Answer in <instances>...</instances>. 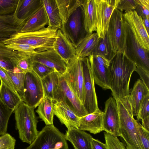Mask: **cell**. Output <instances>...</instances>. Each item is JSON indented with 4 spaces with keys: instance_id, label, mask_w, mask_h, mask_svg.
<instances>
[{
    "instance_id": "obj_1",
    "label": "cell",
    "mask_w": 149,
    "mask_h": 149,
    "mask_svg": "<svg viewBox=\"0 0 149 149\" xmlns=\"http://www.w3.org/2000/svg\"><path fill=\"white\" fill-rule=\"evenodd\" d=\"M136 64L127 56L125 51L118 52L110 61L109 70L113 97L116 101L129 95L131 75Z\"/></svg>"
},
{
    "instance_id": "obj_2",
    "label": "cell",
    "mask_w": 149,
    "mask_h": 149,
    "mask_svg": "<svg viewBox=\"0 0 149 149\" xmlns=\"http://www.w3.org/2000/svg\"><path fill=\"white\" fill-rule=\"evenodd\" d=\"M120 119V136L127 149H143L139 135L138 122L134 117L129 95L116 101Z\"/></svg>"
},
{
    "instance_id": "obj_3",
    "label": "cell",
    "mask_w": 149,
    "mask_h": 149,
    "mask_svg": "<svg viewBox=\"0 0 149 149\" xmlns=\"http://www.w3.org/2000/svg\"><path fill=\"white\" fill-rule=\"evenodd\" d=\"M58 29L48 26L37 31L24 33L19 31L2 42L7 45L14 43H25L33 47L40 52L54 49V44Z\"/></svg>"
},
{
    "instance_id": "obj_4",
    "label": "cell",
    "mask_w": 149,
    "mask_h": 149,
    "mask_svg": "<svg viewBox=\"0 0 149 149\" xmlns=\"http://www.w3.org/2000/svg\"><path fill=\"white\" fill-rule=\"evenodd\" d=\"M34 109L22 101L14 110L16 127L21 141L31 144L36 138L38 119Z\"/></svg>"
},
{
    "instance_id": "obj_5",
    "label": "cell",
    "mask_w": 149,
    "mask_h": 149,
    "mask_svg": "<svg viewBox=\"0 0 149 149\" xmlns=\"http://www.w3.org/2000/svg\"><path fill=\"white\" fill-rule=\"evenodd\" d=\"M24 149H69L65 135L53 124L46 125L34 141Z\"/></svg>"
},
{
    "instance_id": "obj_6",
    "label": "cell",
    "mask_w": 149,
    "mask_h": 149,
    "mask_svg": "<svg viewBox=\"0 0 149 149\" xmlns=\"http://www.w3.org/2000/svg\"><path fill=\"white\" fill-rule=\"evenodd\" d=\"M60 29L76 48L88 34L85 29L83 5L70 15L65 23L62 24Z\"/></svg>"
},
{
    "instance_id": "obj_7",
    "label": "cell",
    "mask_w": 149,
    "mask_h": 149,
    "mask_svg": "<svg viewBox=\"0 0 149 149\" xmlns=\"http://www.w3.org/2000/svg\"><path fill=\"white\" fill-rule=\"evenodd\" d=\"M123 12L115 9L111 15L106 36L115 53L125 51V32Z\"/></svg>"
},
{
    "instance_id": "obj_8",
    "label": "cell",
    "mask_w": 149,
    "mask_h": 149,
    "mask_svg": "<svg viewBox=\"0 0 149 149\" xmlns=\"http://www.w3.org/2000/svg\"><path fill=\"white\" fill-rule=\"evenodd\" d=\"M124 24L125 32V52L127 56L136 66L149 71V51L142 47L125 19Z\"/></svg>"
},
{
    "instance_id": "obj_9",
    "label": "cell",
    "mask_w": 149,
    "mask_h": 149,
    "mask_svg": "<svg viewBox=\"0 0 149 149\" xmlns=\"http://www.w3.org/2000/svg\"><path fill=\"white\" fill-rule=\"evenodd\" d=\"M70 88L84 105L85 100L84 77L81 58L77 56L67 64L63 74Z\"/></svg>"
},
{
    "instance_id": "obj_10",
    "label": "cell",
    "mask_w": 149,
    "mask_h": 149,
    "mask_svg": "<svg viewBox=\"0 0 149 149\" xmlns=\"http://www.w3.org/2000/svg\"><path fill=\"white\" fill-rule=\"evenodd\" d=\"M24 95L23 101L34 109L38 106L45 96L41 80L33 71L25 73Z\"/></svg>"
},
{
    "instance_id": "obj_11",
    "label": "cell",
    "mask_w": 149,
    "mask_h": 149,
    "mask_svg": "<svg viewBox=\"0 0 149 149\" xmlns=\"http://www.w3.org/2000/svg\"><path fill=\"white\" fill-rule=\"evenodd\" d=\"M52 100L65 102L79 117L88 114L84 105L72 90L63 74L60 75L58 86Z\"/></svg>"
},
{
    "instance_id": "obj_12",
    "label": "cell",
    "mask_w": 149,
    "mask_h": 149,
    "mask_svg": "<svg viewBox=\"0 0 149 149\" xmlns=\"http://www.w3.org/2000/svg\"><path fill=\"white\" fill-rule=\"evenodd\" d=\"M81 59L84 77L85 100L84 105L89 114L98 109L97 101L89 58L87 57Z\"/></svg>"
},
{
    "instance_id": "obj_13",
    "label": "cell",
    "mask_w": 149,
    "mask_h": 149,
    "mask_svg": "<svg viewBox=\"0 0 149 149\" xmlns=\"http://www.w3.org/2000/svg\"><path fill=\"white\" fill-rule=\"evenodd\" d=\"M97 20L96 33L104 39L108 29L110 18L116 9L118 0H94Z\"/></svg>"
},
{
    "instance_id": "obj_14",
    "label": "cell",
    "mask_w": 149,
    "mask_h": 149,
    "mask_svg": "<svg viewBox=\"0 0 149 149\" xmlns=\"http://www.w3.org/2000/svg\"><path fill=\"white\" fill-rule=\"evenodd\" d=\"M102 121V130L113 136H120V119L116 100L112 97L105 102Z\"/></svg>"
},
{
    "instance_id": "obj_15",
    "label": "cell",
    "mask_w": 149,
    "mask_h": 149,
    "mask_svg": "<svg viewBox=\"0 0 149 149\" xmlns=\"http://www.w3.org/2000/svg\"><path fill=\"white\" fill-rule=\"evenodd\" d=\"M136 39L142 47L149 51V36L144 25L142 17L135 10H131L123 14Z\"/></svg>"
},
{
    "instance_id": "obj_16",
    "label": "cell",
    "mask_w": 149,
    "mask_h": 149,
    "mask_svg": "<svg viewBox=\"0 0 149 149\" xmlns=\"http://www.w3.org/2000/svg\"><path fill=\"white\" fill-rule=\"evenodd\" d=\"M90 61L94 83L104 90H111L109 67L110 62L96 60L92 54L88 57Z\"/></svg>"
},
{
    "instance_id": "obj_17",
    "label": "cell",
    "mask_w": 149,
    "mask_h": 149,
    "mask_svg": "<svg viewBox=\"0 0 149 149\" xmlns=\"http://www.w3.org/2000/svg\"><path fill=\"white\" fill-rule=\"evenodd\" d=\"M32 58L33 61L41 63L61 74L66 70L67 63L54 49L37 53Z\"/></svg>"
},
{
    "instance_id": "obj_18",
    "label": "cell",
    "mask_w": 149,
    "mask_h": 149,
    "mask_svg": "<svg viewBox=\"0 0 149 149\" xmlns=\"http://www.w3.org/2000/svg\"><path fill=\"white\" fill-rule=\"evenodd\" d=\"M54 115L68 129H78L79 125L80 118L62 100H52Z\"/></svg>"
},
{
    "instance_id": "obj_19",
    "label": "cell",
    "mask_w": 149,
    "mask_h": 149,
    "mask_svg": "<svg viewBox=\"0 0 149 149\" xmlns=\"http://www.w3.org/2000/svg\"><path fill=\"white\" fill-rule=\"evenodd\" d=\"M42 6V0H19L14 13L16 19L22 27Z\"/></svg>"
},
{
    "instance_id": "obj_20",
    "label": "cell",
    "mask_w": 149,
    "mask_h": 149,
    "mask_svg": "<svg viewBox=\"0 0 149 149\" xmlns=\"http://www.w3.org/2000/svg\"><path fill=\"white\" fill-rule=\"evenodd\" d=\"M54 49L68 64L77 56L76 48L62 32L57 30Z\"/></svg>"
},
{
    "instance_id": "obj_21",
    "label": "cell",
    "mask_w": 149,
    "mask_h": 149,
    "mask_svg": "<svg viewBox=\"0 0 149 149\" xmlns=\"http://www.w3.org/2000/svg\"><path fill=\"white\" fill-rule=\"evenodd\" d=\"M103 113L98 108L93 113L80 117L78 129L94 134L103 131Z\"/></svg>"
},
{
    "instance_id": "obj_22",
    "label": "cell",
    "mask_w": 149,
    "mask_h": 149,
    "mask_svg": "<svg viewBox=\"0 0 149 149\" xmlns=\"http://www.w3.org/2000/svg\"><path fill=\"white\" fill-rule=\"evenodd\" d=\"M65 135L66 140L71 143L75 149H92L93 137L84 131L70 128L68 129Z\"/></svg>"
},
{
    "instance_id": "obj_23",
    "label": "cell",
    "mask_w": 149,
    "mask_h": 149,
    "mask_svg": "<svg viewBox=\"0 0 149 149\" xmlns=\"http://www.w3.org/2000/svg\"><path fill=\"white\" fill-rule=\"evenodd\" d=\"M49 24L48 19L43 5L26 21L19 32L24 33L38 31Z\"/></svg>"
},
{
    "instance_id": "obj_24",
    "label": "cell",
    "mask_w": 149,
    "mask_h": 149,
    "mask_svg": "<svg viewBox=\"0 0 149 149\" xmlns=\"http://www.w3.org/2000/svg\"><path fill=\"white\" fill-rule=\"evenodd\" d=\"M149 94V89L141 80L138 79L135 83L130 94L129 95L134 116H137L143 98Z\"/></svg>"
},
{
    "instance_id": "obj_25",
    "label": "cell",
    "mask_w": 149,
    "mask_h": 149,
    "mask_svg": "<svg viewBox=\"0 0 149 149\" xmlns=\"http://www.w3.org/2000/svg\"><path fill=\"white\" fill-rule=\"evenodd\" d=\"M100 39L96 33H88L76 48L77 56L81 58L88 57L94 52Z\"/></svg>"
},
{
    "instance_id": "obj_26",
    "label": "cell",
    "mask_w": 149,
    "mask_h": 149,
    "mask_svg": "<svg viewBox=\"0 0 149 149\" xmlns=\"http://www.w3.org/2000/svg\"><path fill=\"white\" fill-rule=\"evenodd\" d=\"M22 28L16 19L14 13L0 16V38H8Z\"/></svg>"
},
{
    "instance_id": "obj_27",
    "label": "cell",
    "mask_w": 149,
    "mask_h": 149,
    "mask_svg": "<svg viewBox=\"0 0 149 149\" xmlns=\"http://www.w3.org/2000/svg\"><path fill=\"white\" fill-rule=\"evenodd\" d=\"M85 29L88 33L96 31L97 20L94 0H84L83 4Z\"/></svg>"
},
{
    "instance_id": "obj_28",
    "label": "cell",
    "mask_w": 149,
    "mask_h": 149,
    "mask_svg": "<svg viewBox=\"0 0 149 149\" xmlns=\"http://www.w3.org/2000/svg\"><path fill=\"white\" fill-rule=\"evenodd\" d=\"M3 38H0V67L3 66L8 60L15 68H17L20 61L25 57L29 56L7 47L2 41Z\"/></svg>"
},
{
    "instance_id": "obj_29",
    "label": "cell",
    "mask_w": 149,
    "mask_h": 149,
    "mask_svg": "<svg viewBox=\"0 0 149 149\" xmlns=\"http://www.w3.org/2000/svg\"><path fill=\"white\" fill-rule=\"evenodd\" d=\"M49 21L48 26L61 29L62 25L58 9L55 0H42Z\"/></svg>"
},
{
    "instance_id": "obj_30",
    "label": "cell",
    "mask_w": 149,
    "mask_h": 149,
    "mask_svg": "<svg viewBox=\"0 0 149 149\" xmlns=\"http://www.w3.org/2000/svg\"><path fill=\"white\" fill-rule=\"evenodd\" d=\"M36 112L46 125L53 124L54 113L52 99L45 96L38 106Z\"/></svg>"
},
{
    "instance_id": "obj_31",
    "label": "cell",
    "mask_w": 149,
    "mask_h": 149,
    "mask_svg": "<svg viewBox=\"0 0 149 149\" xmlns=\"http://www.w3.org/2000/svg\"><path fill=\"white\" fill-rule=\"evenodd\" d=\"M0 99L8 108L14 111L22 101L19 95L1 81Z\"/></svg>"
},
{
    "instance_id": "obj_32",
    "label": "cell",
    "mask_w": 149,
    "mask_h": 149,
    "mask_svg": "<svg viewBox=\"0 0 149 149\" xmlns=\"http://www.w3.org/2000/svg\"><path fill=\"white\" fill-rule=\"evenodd\" d=\"M59 10L62 24L65 23L70 15L83 4L82 0H55Z\"/></svg>"
},
{
    "instance_id": "obj_33",
    "label": "cell",
    "mask_w": 149,
    "mask_h": 149,
    "mask_svg": "<svg viewBox=\"0 0 149 149\" xmlns=\"http://www.w3.org/2000/svg\"><path fill=\"white\" fill-rule=\"evenodd\" d=\"M60 74L54 72L43 78L41 81L45 96L53 99L58 86Z\"/></svg>"
},
{
    "instance_id": "obj_34",
    "label": "cell",
    "mask_w": 149,
    "mask_h": 149,
    "mask_svg": "<svg viewBox=\"0 0 149 149\" xmlns=\"http://www.w3.org/2000/svg\"><path fill=\"white\" fill-rule=\"evenodd\" d=\"M5 70L9 77L17 94L23 101L24 97V85L26 73L21 72H14Z\"/></svg>"
},
{
    "instance_id": "obj_35",
    "label": "cell",
    "mask_w": 149,
    "mask_h": 149,
    "mask_svg": "<svg viewBox=\"0 0 149 149\" xmlns=\"http://www.w3.org/2000/svg\"><path fill=\"white\" fill-rule=\"evenodd\" d=\"M14 111L7 106L0 99V136L6 133L8 122Z\"/></svg>"
},
{
    "instance_id": "obj_36",
    "label": "cell",
    "mask_w": 149,
    "mask_h": 149,
    "mask_svg": "<svg viewBox=\"0 0 149 149\" xmlns=\"http://www.w3.org/2000/svg\"><path fill=\"white\" fill-rule=\"evenodd\" d=\"M102 55L109 61H111L116 54L111 49L106 35L104 39L100 38L99 42L94 52Z\"/></svg>"
},
{
    "instance_id": "obj_37",
    "label": "cell",
    "mask_w": 149,
    "mask_h": 149,
    "mask_svg": "<svg viewBox=\"0 0 149 149\" xmlns=\"http://www.w3.org/2000/svg\"><path fill=\"white\" fill-rule=\"evenodd\" d=\"M19 0H0V16L14 13Z\"/></svg>"
},
{
    "instance_id": "obj_38",
    "label": "cell",
    "mask_w": 149,
    "mask_h": 149,
    "mask_svg": "<svg viewBox=\"0 0 149 149\" xmlns=\"http://www.w3.org/2000/svg\"><path fill=\"white\" fill-rule=\"evenodd\" d=\"M6 46L9 48L23 52L29 56H33L37 53L33 47L27 44L14 43Z\"/></svg>"
},
{
    "instance_id": "obj_39",
    "label": "cell",
    "mask_w": 149,
    "mask_h": 149,
    "mask_svg": "<svg viewBox=\"0 0 149 149\" xmlns=\"http://www.w3.org/2000/svg\"><path fill=\"white\" fill-rule=\"evenodd\" d=\"M104 136L108 149H127L124 144L117 137L106 132L104 133Z\"/></svg>"
},
{
    "instance_id": "obj_40",
    "label": "cell",
    "mask_w": 149,
    "mask_h": 149,
    "mask_svg": "<svg viewBox=\"0 0 149 149\" xmlns=\"http://www.w3.org/2000/svg\"><path fill=\"white\" fill-rule=\"evenodd\" d=\"M32 70L41 79L55 71L52 69L41 63L34 61L32 64Z\"/></svg>"
},
{
    "instance_id": "obj_41",
    "label": "cell",
    "mask_w": 149,
    "mask_h": 149,
    "mask_svg": "<svg viewBox=\"0 0 149 149\" xmlns=\"http://www.w3.org/2000/svg\"><path fill=\"white\" fill-rule=\"evenodd\" d=\"M136 7L135 10L142 17L149 18V0H135Z\"/></svg>"
},
{
    "instance_id": "obj_42",
    "label": "cell",
    "mask_w": 149,
    "mask_h": 149,
    "mask_svg": "<svg viewBox=\"0 0 149 149\" xmlns=\"http://www.w3.org/2000/svg\"><path fill=\"white\" fill-rule=\"evenodd\" d=\"M16 140L6 133L0 136V149H14Z\"/></svg>"
},
{
    "instance_id": "obj_43",
    "label": "cell",
    "mask_w": 149,
    "mask_h": 149,
    "mask_svg": "<svg viewBox=\"0 0 149 149\" xmlns=\"http://www.w3.org/2000/svg\"><path fill=\"white\" fill-rule=\"evenodd\" d=\"M136 7L135 0H118L116 9L125 13L135 10Z\"/></svg>"
},
{
    "instance_id": "obj_44",
    "label": "cell",
    "mask_w": 149,
    "mask_h": 149,
    "mask_svg": "<svg viewBox=\"0 0 149 149\" xmlns=\"http://www.w3.org/2000/svg\"><path fill=\"white\" fill-rule=\"evenodd\" d=\"M149 116V94L145 96L141 103L138 115V120Z\"/></svg>"
},
{
    "instance_id": "obj_45",
    "label": "cell",
    "mask_w": 149,
    "mask_h": 149,
    "mask_svg": "<svg viewBox=\"0 0 149 149\" xmlns=\"http://www.w3.org/2000/svg\"><path fill=\"white\" fill-rule=\"evenodd\" d=\"M139 135L143 149H149V132L145 130L139 122L138 126Z\"/></svg>"
},
{
    "instance_id": "obj_46",
    "label": "cell",
    "mask_w": 149,
    "mask_h": 149,
    "mask_svg": "<svg viewBox=\"0 0 149 149\" xmlns=\"http://www.w3.org/2000/svg\"><path fill=\"white\" fill-rule=\"evenodd\" d=\"M0 81H2L6 86L15 93L17 94L9 77L5 70L1 67H0Z\"/></svg>"
},
{
    "instance_id": "obj_47",
    "label": "cell",
    "mask_w": 149,
    "mask_h": 149,
    "mask_svg": "<svg viewBox=\"0 0 149 149\" xmlns=\"http://www.w3.org/2000/svg\"><path fill=\"white\" fill-rule=\"evenodd\" d=\"M135 71L138 74L142 82L149 89V71L138 66H136Z\"/></svg>"
},
{
    "instance_id": "obj_48",
    "label": "cell",
    "mask_w": 149,
    "mask_h": 149,
    "mask_svg": "<svg viewBox=\"0 0 149 149\" xmlns=\"http://www.w3.org/2000/svg\"><path fill=\"white\" fill-rule=\"evenodd\" d=\"M92 149H108L105 143L93 138L91 142Z\"/></svg>"
},
{
    "instance_id": "obj_49",
    "label": "cell",
    "mask_w": 149,
    "mask_h": 149,
    "mask_svg": "<svg viewBox=\"0 0 149 149\" xmlns=\"http://www.w3.org/2000/svg\"><path fill=\"white\" fill-rule=\"evenodd\" d=\"M143 127L146 130L149 132V116L142 120Z\"/></svg>"
},
{
    "instance_id": "obj_50",
    "label": "cell",
    "mask_w": 149,
    "mask_h": 149,
    "mask_svg": "<svg viewBox=\"0 0 149 149\" xmlns=\"http://www.w3.org/2000/svg\"><path fill=\"white\" fill-rule=\"evenodd\" d=\"M144 25L146 29L149 34V18L146 17H142Z\"/></svg>"
}]
</instances>
